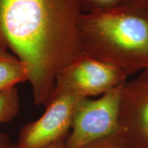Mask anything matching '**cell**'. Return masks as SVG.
Segmentation results:
<instances>
[{
    "label": "cell",
    "instance_id": "cell-10",
    "mask_svg": "<svg viewBox=\"0 0 148 148\" xmlns=\"http://www.w3.org/2000/svg\"><path fill=\"white\" fill-rule=\"evenodd\" d=\"M121 0H78L82 12L104 9L119 3Z\"/></svg>",
    "mask_w": 148,
    "mask_h": 148
},
{
    "label": "cell",
    "instance_id": "cell-4",
    "mask_svg": "<svg viewBox=\"0 0 148 148\" xmlns=\"http://www.w3.org/2000/svg\"><path fill=\"white\" fill-rule=\"evenodd\" d=\"M127 79L115 66L82 53L59 72L53 95L68 92L80 98L99 97L123 85Z\"/></svg>",
    "mask_w": 148,
    "mask_h": 148
},
{
    "label": "cell",
    "instance_id": "cell-12",
    "mask_svg": "<svg viewBox=\"0 0 148 148\" xmlns=\"http://www.w3.org/2000/svg\"><path fill=\"white\" fill-rule=\"evenodd\" d=\"M15 56H14L13 55L11 54V53L5 49L0 44V60H5V59H10L14 58Z\"/></svg>",
    "mask_w": 148,
    "mask_h": 148
},
{
    "label": "cell",
    "instance_id": "cell-5",
    "mask_svg": "<svg viewBox=\"0 0 148 148\" xmlns=\"http://www.w3.org/2000/svg\"><path fill=\"white\" fill-rule=\"evenodd\" d=\"M81 99L68 92L53 94L42 115L22 127L15 147L45 148L66 138Z\"/></svg>",
    "mask_w": 148,
    "mask_h": 148
},
{
    "label": "cell",
    "instance_id": "cell-3",
    "mask_svg": "<svg viewBox=\"0 0 148 148\" xmlns=\"http://www.w3.org/2000/svg\"><path fill=\"white\" fill-rule=\"evenodd\" d=\"M123 85L99 97L82 98L74 112L66 148H80L119 132L121 90Z\"/></svg>",
    "mask_w": 148,
    "mask_h": 148
},
{
    "label": "cell",
    "instance_id": "cell-7",
    "mask_svg": "<svg viewBox=\"0 0 148 148\" xmlns=\"http://www.w3.org/2000/svg\"><path fill=\"white\" fill-rule=\"evenodd\" d=\"M28 78L27 65L16 57L0 60V92L28 81Z\"/></svg>",
    "mask_w": 148,
    "mask_h": 148
},
{
    "label": "cell",
    "instance_id": "cell-2",
    "mask_svg": "<svg viewBox=\"0 0 148 148\" xmlns=\"http://www.w3.org/2000/svg\"><path fill=\"white\" fill-rule=\"evenodd\" d=\"M82 53L134 76L148 69V0H121L83 12L79 19Z\"/></svg>",
    "mask_w": 148,
    "mask_h": 148
},
{
    "label": "cell",
    "instance_id": "cell-13",
    "mask_svg": "<svg viewBox=\"0 0 148 148\" xmlns=\"http://www.w3.org/2000/svg\"><path fill=\"white\" fill-rule=\"evenodd\" d=\"M66 137H67V136H66ZM66 137L63 138V139L59 140V141L56 142V143L52 144V145L48 146V147L45 148H66ZM14 148H16L15 145L14 146Z\"/></svg>",
    "mask_w": 148,
    "mask_h": 148
},
{
    "label": "cell",
    "instance_id": "cell-11",
    "mask_svg": "<svg viewBox=\"0 0 148 148\" xmlns=\"http://www.w3.org/2000/svg\"><path fill=\"white\" fill-rule=\"evenodd\" d=\"M14 146L8 135L0 132V148H14Z\"/></svg>",
    "mask_w": 148,
    "mask_h": 148
},
{
    "label": "cell",
    "instance_id": "cell-1",
    "mask_svg": "<svg viewBox=\"0 0 148 148\" xmlns=\"http://www.w3.org/2000/svg\"><path fill=\"white\" fill-rule=\"evenodd\" d=\"M78 0H0V44L26 64L34 102L46 107L61 70L82 54Z\"/></svg>",
    "mask_w": 148,
    "mask_h": 148
},
{
    "label": "cell",
    "instance_id": "cell-8",
    "mask_svg": "<svg viewBox=\"0 0 148 148\" xmlns=\"http://www.w3.org/2000/svg\"><path fill=\"white\" fill-rule=\"evenodd\" d=\"M19 108V97L16 86L0 92V125L12 121Z\"/></svg>",
    "mask_w": 148,
    "mask_h": 148
},
{
    "label": "cell",
    "instance_id": "cell-6",
    "mask_svg": "<svg viewBox=\"0 0 148 148\" xmlns=\"http://www.w3.org/2000/svg\"><path fill=\"white\" fill-rule=\"evenodd\" d=\"M119 132L130 148H148V69L122 86Z\"/></svg>",
    "mask_w": 148,
    "mask_h": 148
},
{
    "label": "cell",
    "instance_id": "cell-9",
    "mask_svg": "<svg viewBox=\"0 0 148 148\" xmlns=\"http://www.w3.org/2000/svg\"><path fill=\"white\" fill-rule=\"evenodd\" d=\"M80 148H130V147L118 132Z\"/></svg>",
    "mask_w": 148,
    "mask_h": 148
}]
</instances>
